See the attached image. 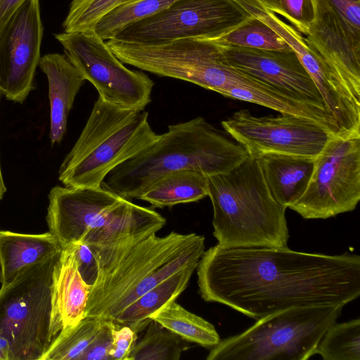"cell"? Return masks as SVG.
Wrapping results in <instances>:
<instances>
[{
	"label": "cell",
	"instance_id": "obj_33",
	"mask_svg": "<svg viewBox=\"0 0 360 360\" xmlns=\"http://www.w3.org/2000/svg\"><path fill=\"white\" fill-rule=\"evenodd\" d=\"M112 335L111 360H128L137 340V333L129 326L115 321Z\"/></svg>",
	"mask_w": 360,
	"mask_h": 360
},
{
	"label": "cell",
	"instance_id": "obj_15",
	"mask_svg": "<svg viewBox=\"0 0 360 360\" xmlns=\"http://www.w3.org/2000/svg\"><path fill=\"white\" fill-rule=\"evenodd\" d=\"M48 198L46 220L49 231L62 248L81 241L89 229L124 198L102 186H56Z\"/></svg>",
	"mask_w": 360,
	"mask_h": 360
},
{
	"label": "cell",
	"instance_id": "obj_19",
	"mask_svg": "<svg viewBox=\"0 0 360 360\" xmlns=\"http://www.w3.org/2000/svg\"><path fill=\"white\" fill-rule=\"evenodd\" d=\"M220 94L261 105L281 114L311 120L324 127L334 136H342L335 118L327 109L297 100L252 77L243 84L229 88Z\"/></svg>",
	"mask_w": 360,
	"mask_h": 360
},
{
	"label": "cell",
	"instance_id": "obj_34",
	"mask_svg": "<svg viewBox=\"0 0 360 360\" xmlns=\"http://www.w3.org/2000/svg\"><path fill=\"white\" fill-rule=\"evenodd\" d=\"M78 271L83 280L89 285L96 282L98 264L91 248L82 241L72 243Z\"/></svg>",
	"mask_w": 360,
	"mask_h": 360
},
{
	"label": "cell",
	"instance_id": "obj_7",
	"mask_svg": "<svg viewBox=\"0 0 360 360\" xmlns=\"http://www.w3.org/2000/svg\"><path fill=\"white\" fill-rule=\"evenodd\" d=\"M61 250L28 266L0 289V338L8 344L9 360H42L56 337L53 274Z\"/></svg>",
	"mask_w": 360,
	"mask_h": 360
},
{
	"label": "cell",
	"instance_id": "obj_28",
	"mask_svg": "<svg viewBox=\"0 0 360 360\" xmlns=\"http://www.w3.org/2000/svg\"><path fill=\"white\" fill-rule=\"evenodd\" d=\"M315 354L324 360H360V319L331 325L319 342Z\"/></svg>",
	"mask_w": 360,
	"mask_h": 360
},
{
	"label": "cell",
	"instance_id": "obj_1",
	"mask_svg": "<svg viewBox=\"0 0 360 360\" xmlns=\"http://www.w3.org/2000/svg\"><path fill=\"white\" fill-rule=\"evenodd\" d=\"M201 297L257 320L297 306L346 305L360 295V257L267 246L204 251L197 267Z\"/></svg>",
	"mask_w": 360,
	"mask_h": 360
},
{
	"label": "cell",
	"instance_id": "obj_35",
	"mask_svg": "<svg viewBox=\"0 0 360 360\" xmlns=\"http://www.w3.org/2000/svg\"><path fill=\"white\" fill-rule=\"evenodd\" d=\"M25 0H0V32L12 14Z\"/></svg>",
	"mask_w": 360,
	"mask_h": 360
},
{
	"label": "cell",
	"instance_id": "obj_11",
	"mask_svg": "<svg viewBox=\"0 0 360 360\" xmlns=\"http://www.w3.org/2000/svg\"><path fill=\"white\" fill-rule=\"evenodd\" d=\"M304 37L360 103V0H311Z\"/></svg>",
	"mask_w": 360,
	"mask_h": 360
},
{
	"label": "cell",
	"instance_id": "obj_4",
	"mask_svg": "<svg viewBox=\"0 0 360 360\" xmlns=\"http://www.w3.org/2000/svg\"><path fill=\"white\" fill-rule=\"evenodd\" d=\"M207 179L217 244L288 247L287 208L271 195L257 159L249 156L231 171Z\"/></svg>",
	"mask_w": 360,
	"mask_h": 360
},
{
	"label": "cell",
	"instance_id": "obj_24",
	"mask_svg": "<svg viewBox=\"0 0 360 360\" xmlns=\"http://www.w3.org/2000/svg\"><path fill=\"white\" fill-rule=\"evenodd\" d=\"M150 319L184 340L211 349L220 341L214 326L202 317L188 311L176 300L155 312Z\"/></svg>",
	"mask_w": 360,
	"mask_h": 360
},
{
	"label": "cell",
	"instance_id": "obj_3",
	"mask_svg": "<svg viewBox=\"0 0 360 360\" xmlns=\"http://www.w3.org/2000/svg\"><path fill=\"white\" fill-rule=\"evenodd\" d=\"M248 157L242 146L197 117L169 125L152 144L112 169L101 186L130 200L167 173L194 169L208 176L228 172Z\"/></svg>",
	"mask_w": 360,
	"mask_h": 360
},
{
	"label": "cell",
	"instance_id": "obj_36",
	"mask_svg": "<svg viewBox=\"0 0 360 360\" xmlns=\"http://www.w3.org/2000/svg\"><path fill=\"white\" fill-rule=\"evenodd\" d=\"M1 93H0V97H1ZM6 192V187L3 179L2 175V171H1V162H0V201L2 200L5 193Z\"/></svg>",
	"mask_w": 360,
	"mask_h": 360
},
{
	"label": "cell",
	"instance_id": "obj_23",
	"mask_svg": "<svg viewBox=\"0 0 360 360\" xmlns=\"http://www.w3.org/2000/svg\"><path fill=\"white\" fill-rule=\"evenodd\" d=\"M208 196V179L204 173L183 169L156 179L137 199L163 208L198 201Z\"/></svg>",
	"mask_w": 360,
	"mask_h": 360
},
{
	"label": "cell",
	"instance_id": "obj_2",
	"mask_svg": "<svg viewBox=\"0 0 360 360\" xmlns=\"http://www.w3.org/2000/svg\"><path fill=\"white\" fill-rule=\"evenodd\" d=\"M156 231L89 246L98 272L91 287L85 317L115 321L140 296L186 266L198 263L205 251V237L171 232L159 237Z\"/></svg>",
	"mask_w": 360,
	"mask_h": 360
},
{
	"label": "cell",
	"instance_id": "obj_8",
	"mask_svg": "<svg viewBox=\"0 0 360 360\" xmlns=\"http://www.w3.org/2000/svg\"><path fill=\"white\" fill-rule=\"evenodd\" d=\"M360 200V134L333 136L315 158L303 194L288 208L306 219L354 210Z\"/></svg>",
	"mask_w": 360,
	"mask_h": 360
},
{
	"label": "cell",
	"instance_id": "obj_21",
	"mask_svg": "<svg viewBox=\"0 0 360 360\" xmlns=\"http://www.w3.org/2000/svg\"><path fill=\"white\" fill-rule=\"evenodd\" d=\"M61 248L56 238L49 231L41 234H25L0 231L1 287L10 284L28 266Z\"/></svg>",
	"mask_w": 360,
	"mask_h": 360
},
{
	"label": "cell",
	"instance_id": "obj_20",
	"mask_svg": "<svg viewBox=\"0 0 360 360\" xmlns=\"http://www.w3.org/2000/svg\"><path fill=\"white\" fill-rule=\"evenodd\" d=\"M257 160L271 195L278 204L288 208L304 192L315 158L268 153Z\"/></svg>",
	"mask_w": 360,
	"mask_h": 360
},
{
	"label": "cell",
	"instance_id": "obj_27",
	"mask_svg": "<svg viewBox=\"0 0 360 360\" xmlns=\"http://www.w3.org/2000/svg\"><path fill=\"white\" fill-rule=\"evenodd\" d=\"M210 40L223 46H236L262 50H292L273 28L253 15L232 30Z\"/></svg>",
	"mask_w": 360,
	"mask_h": 360
},
{
	"label": "cell",
	"instance_id": "obj_32",
	"mask_svg": "<svg viewBox=\"0 0 360 360\" xmlns=\"http://www.w3.org/2000/svg\"><path fill=\"white\" fill-rule=\"evenodd\" d=\"M115 321L103 319L100 329L81 360H111L112 330Z\"/></svg>",
	"mask_w": 360,
	"mask_h": 360
},
{
	"label": "cell",
	"instance_id": "obj_9",
	"mask_svg": "<svg viewBox=\"0 0 360 360\" xmlns=\"http://www.w3.org/2000/svg\"><path fill=\"white\" fill-rule=\"evenodd\" d=\"M251 16L233 0H176L160 12L127 26L112 39L141 44L184 38L210 40Z\"/></svg>",
	"mask_w": 360,
	"mask_h": 360
},
{
	"label": "cell",
	"instance_id": "obj_5",
	"mask_svg": "<svg viewBox=\"0 0 360 360\" xmlns=\"http://www.w3.org/2000/svg\"><path fill=\"white\" fill-rule=\"evenodd\" d=\"M158 138L146 111L120 108L98 97L60 166L58 180L67 187H100L112 169Z\"/></svg>",
	"mask_w": 360,
	"mask_h": 360
},
{
	"label": "cell",
	"instance_id": "obj_25",
	"mask_svg": "<svg viewBox=\"0 0 360 360\" xmlns=\"http://www.w3.org/2000/svg\"><path fill=\"white\" fill-rule=\"evenodd\" d=\"M142 338L136 342L128 360H178L189 342L150 319Z\"/></svg>",
	"mask_w": 360,
	"mask_h": 360
},
{
	"label": "cell",
	"instance_id": "obj_30",
	"mask_svg": "<svg viewBox=\"0 0 360 360\" xmlns=\"http://www.w3.org/2000/svg\"><path fill=\"white\" fill-rule=\"evenodd\" d=\"M139 0H72L63 21L64 32H84L94 30L97 22L117 6Z\"/></svg>",
	"mask_w": 360,
	"mask_h": 360
},
{
	"label": "cell",
	"instance_id": "obj_37",
	"mask_svg": "<svg viewBox=\"0 0 360 360\" xmlns=\"http://www.w3.org/2000/svg\"><path fill=\"white\" fill-rule=\"evenodd\" d=\"M8 349L0 342V360H8Z\"/></svg>",
	"mask_w": 360,
	"mask_h": 360
},
{
	"label": "cell",
	"instance_id": "obj_13",
	"mask_svg": "<svg viewBox=\"0 0 360 360\" xmlns=\"http://www.w3.org/2000/svg\"><path fill=\"white\" fill-rule=\"evenodd\" d=\"M44 27L39 0H25L0 32V93L22 103L34 89Z\"/></svg>",
	"mask_w": 360,
	"mask_h": 360
},
{
	"label": "cell",
	"instance_id": "obj_17",
	"mask_svg": "<svg viewBox=\"0 0 360 360\" xmlns=\"http://www.w3.org/2000/svg\"><path fill=\"white\" fill-rule=\"evenodd\" d=\"M39 66L48 79L49 138L53 146L60 143L64 137L69 112L86 80L65 55L46 54L41 57Z\"/></svg>",
	"mask_w": 360,
	"mask_h": 360
},
{
	"label": "cell",
	"instance_id": "obj_31",
	"mask_svg": "<svg viewBox=\"0 0 360 360\" xmlns=\"http://www.w3.org/2000/svg\"><path fill=\"white\" fill-rule=\"evenodd\" d=\"M266 11L286 18L306 35L314 20L311 0H257Z\"/></svg>",
	"mask_w": 360,
	"mask_h": 360
},
{
	"label": "cell",
	"instance_id": "obj_14",
	"mask_svg": "<svg viewBox=\"0 0 360 360\" xmlns=\"http://www.w3.org/2000/svg\"><path fill=\"white\" fill-rule=\"evenodd\" d=\"M218 45L227 65L297 100L327 109L312 78L292 50Z\"/></svg>",
	"mask_w": 360,
	"mask_h": 360
},
{
	"label": "cell",
	"instance_id": "obj_38",
	"mask_svg": "<svg viewBox=\"0 0 360 360\" xmlns=\"http://www.w3.org/2000/svg\"><path fill=\"white\" fill-rule=\"evenodd\" d=\"M3 281V274H2V268H1V259H0V283L1 284Z\"/></svg>",
	"mask_w": 360,
	"mask_h": 360
},
{
	"label": "cell",
	"instance_id": "obj_10",
	"mask_svg": "<svg viewBox=\"0 0 360 360\" xmlns=\"http://www.w3.org/2000/svg\"><path fill=\"white\" fill-rule=\"evenodd\" d=\"M55 38L65 55L100 97L112 105L143 110L151 101L154 82L141 71L128 69L94 30L59 33Z\"/></svg>",
	"mask_w": 360,
	"mask_h": 360
},
{
	"label": "cell",
	"instance_id": "obj_18",
	"mask_svg": "<svg viewBox=\"0 0 360 360\" xmlns=\"http://www.w3.org/2000/svg\"><path fill=\"white\" fill-rule=\"evenodd\" d=\"M166 219L155 210L123 200L103 215L81 240L89 246L101 245L136 236L158 231Z\"/></svg>",
	"mask_w": 360,
	"mask_h": 360
},
{
	"label": "cell",
	"instance_id": "obj_22",
	"mask_svg": "<svg viewBox=\"0 0 360 360\" xmlns=\"http://www.w3.org/2000/svg\"><path fill=\"white\" fill-rule=\"evenodd\" d=\"M197 265L191 264L150 288L122 310L115 321L129 326L137 333L144 329L155 312L185 290Z\"/></svg>",
	"mask_w": 360,
	"mask_h": 360
},
{
	"label": "cell",
	"instance_id": "obj_16",
	"mask_svg": "<svg viewBox=\"0 0 360 360\" xmlns=\"http://www.w3.org/2000/svg\"><path fill=\"white\" fill-rule=\"evenodd\" d=\"M91 287L78 271L73 244L62 248L53 274V321L56 336L85 318Z\"/></svg>",
	"mask_w": 360,
	"mask_h": 360
},
{
	"label": "cell",
	"instance_id": "obj_29",
	"mask_svg": "<svg viewBox=\"0 0 360 360\" xmlns=\"http://www.w3.org/2000/svg\"><path fill=\"white\" fill-rule=\"evenodd\" d=\"M176 0H139L116 7L105 15L94 30L105 40L112 39L127 26L154 15Z\"/></svg>",
	"mask_w": 360,
	"mask_h": 360
},
{
	"label": "cell",
	"instance_id": "obj_6",
	"mask_svg": "<svg viewBox=\"0 0 360 360\" xmlns=\"http://www.w3.org/2000/svg\"><path fill=\"white\" fill-rule=\"evenodd\" d=\"M342 304L297 306L257 320L245 331L221 341L207 360H307L326 330L336 322Z\"/></svg>",
	"mask_w": 360,
	"mask_h": 360
},
{
	"label": "cell",
	"instance_id": "obj_12",
	"mask_svg": "<svg viewBox=\"0 0 360 360\" xmlns=\"http://www.w3.org/2000/svg\"><path fill=\"white\" fill-rule=\"evenodd\" d=\"M221 125L256 159L268 153L316 158L334 136L311 120L286 114L256 117L248 110L234 112Z\"/></svg>",
	"mask_w": 360,
	"mask_h": 360
},
{
	"label": "cell",
	"instance_id": "obj_26",
	"mask_svg": "<svg viewBox=\"0 0 360 360\" xmlns=\"http://www.w3.org/2000/svg\"><path fill=\"white\" fill-rule=\"evenodd\" d=\"M103 319L85 317L75 326L61 330L51 343L42 360H81Z\"/></svg>",
	"mask_w": 360,
	"mask_h": 360
}]
</instances>
